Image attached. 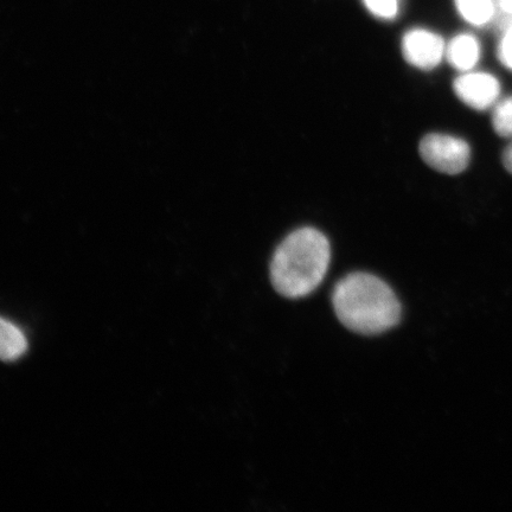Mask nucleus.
<instances>
[{"label": "nucleus", "instance_id": "obj_1", "mask_svg": "<svg viewBox=\"0 0 512 512\" xmlns=\"http://www.w3.org/2000/svg\"><path fill=\"white\" fill-rule=\"evenodd\" d=\"M332 304L339 322L364 336L380 335L395 328L402 315L392 287L369 273H351L338 281Z\"/></svg>", "mask_w": 512, "mask_h": 512}, {"label": "nucleus", "instance_id": "obj_2", "mask_svg": "<svg viewBox=\"0 0 512 512\" xmlns=\"http://www.w3.org/2000/svg\"><path fill=\"white\" fill-rule=\"evenodd\" d=\"M331 262V246L315 228H300L288 235L275 251L270 267L274 290L299 299L315 292L323 283Z\"/></svg>", "mask_w": 512, "mask_h": 512}, {"label": "nucleus", "instance_id": "obj_3", "mask_svg": "<svg viewBox=\"0 0 512 512\" xmlns=\"http://www.w3.org/2000/svg\"><path fill=\"white\" fill-rule=\"evenodd\" d=\"M420 156L432 169L458 175L470 164L471 149L465 140L448 134H428L421 140Z\"/></svg>", "mask_w": 512, "mask_h": 512}, {"label": "nucleus", "instance_id": "obj_4", "mask_svg": "<svg viewBox=\"0 0 512 512\" xmlns=\"http://www.w3.org/2000/svg\"><path fill=\"white\" fill-rule=\"evenodd\" d=\"M446 41L431 29L414 28L402 38V54L415 68L431 70L445 59Z\"/></svg>", "mask_w": 512, "mask_h": 512}, {"label": "nucleus", "instance_id": "obj_5", "mask_svg": "<svg viewBox=\"0 0 512 512\" xmlns=\"http://www.w3.org/2000/svg\"><path fill=\"white\" fill-rule=\"evenodd\" d=\"M454 93L473 110L485 111L494 106L501 94V85L494 75L466 73L454 81Z\"/></svg>", "mask_w": 512, "mask_h": 512}, {"label": "nucleus", "instance_id": "obj_6", "mask_svg": "<svg viewBox=\"0 0 512 512\" xmlns=\"http://www.w3.org/2000/svg\"><path fill=\"white\" fill-rule=\"evenodd\" d=\"M482 56V43L471 31L458 32L446 43L445 59L453 68L469 72Z\"/></svg>", "mask_w": 512, "mask_h": 512}, {"label": "nucleus", "instance_id": "obj_7", "mask_svg": "<svg viewBox=\"0 0 512 512\" xmlns=\"http://www.w3.org/2000/svg\"><path fill=\"white\" fill-rule=\"evenodd\" d=\"M454 11L472 29H484L495 23L499 15L497 0H452Z\"/></svg>", "mask_w": 512, "mask_h": 512}, {"label": "nucleus", "instance_id": "obj_8", "mask_svg": "<svg viewBox=\"0 0 512 512\" xmlns=\"http://www.w3.org/2000/svg\"><path fill=\"white\" fill-rule=\"evenodd\" d=\"M29 349L28 338L23 330L10 320L0 317V360L14 362Z\"/></svg>", "mask_w": 512, "mask_h": 512}, {"label": "nucleus", "instance_id": "obj_9", "mask_svg": "<svg viewBox=\"0 0 512 512\" xmlns=\"http://www.w3.org/2000/svg\"><path fill=\"white\" fill-rule=\"evenodd\" d=\"M492 126L498 136L512 137V96L498 102L492 113Z\"/></svg>", "mask_w": 512, "mask_h": 512}, {"label": "nucleus", "instance_id": "obj_10", "mask_svg": "<svg viewBox=\"0 0 512 512\" xmlns=\"http://www.w3.org/2000/svg\"><path fill=\"white\" fill-rule=\"evenodd\" d=\"M499 61L512 69V18H503L497 46Z\"/></svg>", "mask_w": 512, "mask_h": 512}, {"label": "nucleus", "instance_id": "obj_11", "mask_svg": "<svg viewBox=\"0 0 512 512\" xmlns=\"http://www.w3.org/2000/svg\"><path fill=\"white\" fill-rule=\"evenodd\" d=\"M367 9L377 18L392 21L399 14V0H363Z\"/></svg>", "mask_w": 512, "mask_h": 512}, {"label": "nucleus", "instance_id": "obj_12", "mask_svg": "<svg viewBox=\"0 0 512 512\" xmlns=\"http://www.w3.org/2000/svg\"><path fill=\"white\" fill-rule=\"evenodd\" d=\"M497 5L502 18H512V0H497Z\"/></svg>", "mask_w": 512, "mask_h": 512}, {"label": "nucleus", "instance_id": "obj_13", "mask_svg": "<svg viewBox=\"0 0 512 512\" xmlns=\"http://www.w3.org/2000/svg\"><path fill=\"white\" fill-rule=\"evenodd\" d=\"M503 163L505 169H507L510 174H512V143L504 151Z\"/></svg>", "mask_w": 512, "mask_h": 512}]
</instances>
